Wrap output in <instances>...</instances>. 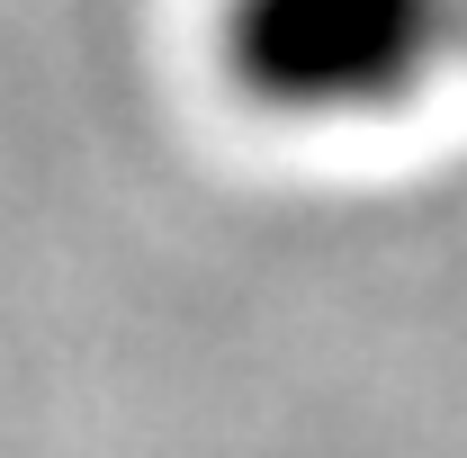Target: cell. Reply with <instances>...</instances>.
I'll return each mask as SVG.
<instances>
[{
	"label": "cell",
	"instance_id": "obj_1",
	"mask_svg": "<svg viewBox=\"0 0 467 458\" xmlns=\"http://www.w3.org/2000/svg\"><path fill=\"white\" fill-rule=\"evenodd\" d=\"M450 36V0H234L225 63L261 109L359 117L422 81Z\"/></svg>",
	"mask_w": 467,
	"mask_h": 458
}]
</instances>
